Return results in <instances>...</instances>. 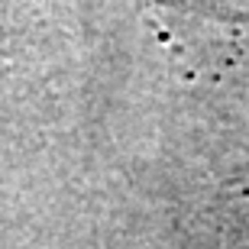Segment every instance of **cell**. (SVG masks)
<instances>
[{"mask_svg":"<svg viewBox=\"0 0 249 249\" xmlns=\"http://www.w3.org/2000/svg\"><path fill=\"white\" fill-rule=\"evenodd\" d=\"M217 201L223 207H230L233 213L249 217V159L233 165L227 175L220 178V188H217Z\"/></svg>","mask_w":249,"mask_h":249,"instance_id":"cell-1","label":"cell"}]
</instances>
